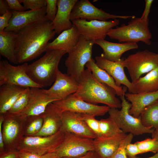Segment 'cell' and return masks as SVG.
<instances>
[{"mask_svg":"<svg viewBox=\"0 0 158 158\" xmlns=\"http://www.w3.org/2000/svg\"><path fill=\"white\" fill-rule=\"evenodd\" d=\"M53 103L62 112L70 111L95 117L104 115L110 109L107 105L99 106L87 102L78 98L74 93L64 99Z\"/></svg>","mask_w":158,"mask_h":158,"instance_id":"cell-12","label":"cell"},{"mask_svg":"<svg viewBox=\"0 0 158 158\" xmlns=\"http://www.w3.org/2000/svg\"><path fill=\"white\" fill-rule=\"evenodd\" d=\"M20 2L23 3L27 10H35L39 9L46 6V0H19Z\"/></svg>","mask_w":158,"mask_h":158,"instance_id":"cell-36","label":"cell"},{"mask_svg":"<svg viewBox=\"0 0 158 158\" xmlns=\"http://www.w3.org/2000/svg\"><path fill=\"white\" fill-rule=\"evenodd\" d=\"M85 66L91 71L93 77L99 82L105 84L113 88L116 95L121 96L126 93L127 88L119 87L116 84L113 78L105 71L99 67L96 64L95 60L92 59Z\"/></svg>","mask_w":158,"mask_h":158,"instance_id":"cell-27","label":"cell"},{"mask_svg":"<svg viewBox=\"0 0 158 158\" xmlns=\"http://www.w3.org/2000/svg\"><path fill=\"white\" fill-rule=\"evenodd\" d=\"M80 114L81 118L95 133L97 138L102 137L99 128V120L96 119L94 116Z\"/></svg>","mask_w":158,"mask_h":158,"instance_id":"cell-34","label":"cell"},{"mask_svg":"<svg viewBox=\"0 0 158 158\" xmlns=\"http://www.w3.org/2000/svg\"><path fill=\"white\" fill-rule=\"evenodd\" d=\"M61 128L64 132L94 139L97 138L95 133L80 118V114L70 111L62 113Z\"/></svg>","mask_w":158,"mask_h":158,"instance_id":"cell-18","label":"cell"},{"mask_svg":"<svg viewBox=\"0 0 158 158\" xmlns=\"http://www.w3.org/2000/svg\"><path fill=\"white\" fill-rule=\"evenodd\" d=\"M17 33L4 31L0 33V54L10 62L18 63L15 52Z\"/></svg>","mask_w":158,"mask_h":158,"instance_id":"cell-28","label":"cell"},{"mask_svg":"<svg viewBox=\"0 0 158 158\" xmlns=\"http://www.w3.org/2000/svg\"><path fill=\"white\" fill-rule=\"evenodd\" d=\"M64 134V132L61 130L47 136H26L22 139L18 150L43 154L54 151L62 141Z\"/></svg>","mask_w":158,"mask_h":158,"instance_id":"cell-10","label":"cell"},{"mask_svg":"<svg viewBox=\"0 0 158 158\" xmlns=\"http://www.w3.org/2000/svg\"><path fill=\"white\" fill-rule=\"evenodd\" d=\"M151 134L152 138H155L158 140V128L156 129H154Z\"/></svg>","mask_w":158,"mask_h":158,"instance_id":"cell-49","label":"cell"},{"mask_svg":"<svg viewBox=\"0 0 158 158\" xmlns=\"http://www.w3.org/2000/svg\"><path fill=\"white\" fill-rule=\"evenodd\" d=\"M26 88L10 85L0 86V114H5L11 109Z\"/></svg>","mask_w":158,"mask_h":158,"instance_id":"cell-26","label":"cell"},{"mask_svg":"<svg viewBox=\"0 0 158 158\" xmlns=\"http://www.w3.org/2000/svg\"><path fill=\"white\" fill-rule=\"evenodd\" d=\"M127 135L123 133L110 137L97 138L93 139L94 151L99 158H110Z\"/></svg>","mask_w":158,"mask_h":158,"instance_id":"cell-24","label":"cell"},{"mask_svg":"<svg viewBox=\"0 0 158 158\" xmlns=\"http://www.w3.org/2000/svg\"><path fill=\"white\" fill-rule=\"evenodd\" d=\"M102 137H110L123 133L111 117L99 120Z\"/></svg>","mask_w":158,"mask_h":158,"instance_id":"cell-31","label":"cell"},{"mask_svg":"<svg viewBox=\"0 0 158 158\" xmlns=\"http://www.w3.org/2000/svg\"><path fill=\"white\" fill-rule=\"evenodd\" d=\"M133 83L136 93L158 91V66Z\"/></svg>","mask_w":158,"mask_h":158,"instance_id":"cell-29","label":"cell"},{"mask_svg":"<svg viewBox=\"0 0 158 158\" xmlns=\"http://www.w3.org/2000/svg\"><path fill=\"white\" fill-rule=\"evenodd\" d=\"M94 41L88 40L82 36L76 46L68 53L65 61L67 74L78 82L86 63L92 58V48Z\"/></svg>","mask_w":158,"mask_h":158,"instance_id":"cell-6","label":"cell"},{"mask_svg":"<svg viewBox=\"0 0 158 158\" xmlns=\"http://www.w3.org/2000/svg\"><path fill=\"white\" fill-rule=\"evenodd\" d=\"M12 16L11 10L0 16V33L3 32L8 26L9 21Z\"/></svg>","mask_w":158,"mask_h":158,"instance_id":"cell-38","label":"cell"},{"mask_svg":"<svg viewBox=\"0 0 158 158\" xmlns=\"http://www.w3.org/2000/svg\"><path fill=\"white\" fill-rule=\"evenodd\" d=\"M10 10L23 11L26 10L18 0H6Z\"/></svg>","mask_w":158,"mask_h":158,"instance_id":"cell-40","label":"cell"},{"mask_svg":"<svg viewBox=\"0 0 158 158\" xmlns=\"http://www.w3.org/2000/svg\"><path fill=\"white\" fill-rule=\"evenodd\" d=\"M46 17L47 19L52 22L56 16L57 11V0H46Z\"/></svg>","mask_w":158,"mask_h":158,"instance_id":"cell-37","label":"cell"},{"mask_svg":"<svg viewBox=\"0 0 158 158\" xmlns=\"http://www.w3.org/2000/svg\"><path fill=\"white\" fill-rule=\"evenodd\" d=\"M19 152L17 150H10L0 152V158H18Z\"/></svg>","mask_w":158,"mask_h":158,"instance_id":"cell-43","label":"cell"},{"mask_svg":"<svg viewBox=\"0 0 158 158\" xmlns=\"http://www.w3.org/2000/svg\"><path fill=\"white\" fill-rule=\"evenodd\" d=\"M94 44L98 45L103 49V53L102 56L106 59L114 62L120 61L122 55L126 52L138 47L137 43H116L105 39L95 40Z\"/></svg>","mask_w":158,"mask_h":158,"instance_id":"cell-23","label":"cell"},{"mask_svg":"<svg viewBox=\"0 0 158 158\" xmlns=\"http://www.w3.org/2000/svg\"><path fill=\"white\" fill-rule=\"evenodd\" d=\"M78 0H58L57 11L52 22V28L56 33L60 34L63 31L72 27L73 24L70 17L73 8Z\"/></svg>","mask_w":158,"mask_h":158,"instance_id":"cell-20","label":"cell"},{"mask_svg":"<svg viewBox=\"0 0 158 158\" xmlns=\"http://www.w3.org/2000/svg\"><path fill=\"white\" fill-rule=\"evenodd\" d=\"M66 53L63 50H47L43 56L28 65L27 74L42 88L51 86L55 80L60 60Z\"/></svg>","mask_w":158,"mask_h":158,"instance_id":"cell-3","label":"cell"},{"mask_svg":"<svg viewBox=\"0 0 158 158\" xmlns=\"http://www.w3.org/2000/svg\"><path fill=\"white\" fill-rule=\"evenodd\" d=\"M145 8L143 13L140 17L141 19L144 21L149 20L148 16L150 13L151 5L153 1V0H145Z\"/></svg>","mask_w":158,"mask_h":158,"instance_id":"cell-42","label":"cell"},{"mask_svg":"<svg viewBox=\"0 0 158 158\" xmlns=\"http://www.w3.org/2000/svg\"><path fill=\"white\" fill-rule=\"evenodd\" d=\"M72 22L76 26L81 35L84 38L95 41L99 39H105L108 32L117 25L119 23V20L118 19L101 21L78 19Z\"/></svg>","mask_w":158,"mask_h":158,"instance_id":"cell-11","label":"cell"},{"mask_svg":"<svg viewBox=\"0 0 158 158\" xmlns=\"http://www.w3.org/2000/svg\"><path fill=\"white\" fill-rule=\"evenodd\" d=\"M62 158H99L98 156L94 151H91L88 152L85 154L78 157L75 158L64 157Z\"/></svg>","mask_w":158,"mask_h":158,"instance_id":"cell-46","label":"cell"},{"mask_svg":"<svg viewBox=\"0 0 158 158\" xmlns=\"http://www.w3.org/2000/svg\"><path fill=\"white\" fill-rule=\"evenodd\" d=\"M4 115L2 133L4 144L7 148L6 150H16L14 144L20 137L22 128L20 121L23 120L16 116Z\"/></svg>","mask_w":158,"mask_h":158,"instance_id":"cell-21","label":"cell"},{"mask_svg":"<svg viewBox=\"0 0 158 158\" xmlns=\"http://www.w3.org/2000/svg\"><path fill=\"white\" fill-rule=\"evenodd\" d=\"M26 133L30 136L33 135L35 134V123L34 121L28 127L26 130Z\"/></svg>","mask_w":158,"mask_h":158,"instance_id":"cell-47","label":"cell"},{"mask_svg":"<svg viewBox=\"0 0 158 158\" xmlns=\"http://www.w3.org/2000/svg\"><path fill=\"white\" fill-rule=\"evenodd\" d=\"M133 158H140V157H134ZM158 158V152L156 153H155V154L154 155L151 157H147V158Z\"/></svg>","mask_w":158,"mask_h":158,"instance_id":"cell-50","label":"cell"},{"mask_svg":"<svg viewBox=\"0 0 158 158\" xmlns=\"http://www.w3.org/2000/svg\"><path fill=\"white\" fill-rule=\"evenodd\" d=\"M123 63L133 83L158 66V54L147 49L139 51L123 58Z\"/></svg>","mask_w":158,"mask_h":158,"instance_id":"cell-7","label":"cell"},{"mask_svg":"<svg viewBox=\"0 0 158 158\" xmlns=\"http://www.w3.org/2000/svg\"><path fill=\"white\" fill-rule=\"evenodd\" d=\"M127 155L129 158H133L136 155L141 154L138 145L135 143L134 144L130 143L126 148Z\"/></svg>","mask_w":158,"mask_h":158,"instance_id":"cell-39","label":"cell"},{"mask_svg":"<svg viewBox=\"0 0 158 158\" xmlns=\"http://www.w3.org/2000/svg\"><path fill=\"white\" fill-rule=\"evenodd\" d=\"M56 33L52 22L45 20L26 26L17 33L15 52L18 63L32 60L47 51L49 41Z\"/></svg>","mask_w":158,"mask_h":158,"instance_id":"cell-1","label":"cell"},{"mask_svg":"<svg viewBox=\"0 0 158 158\" xmlns=\"http://www.w3.org/2000/svg\"><path fill=\"white\" fill-rule=\"evenodd\" d=\"M40 158H62L58 156L54 151L47 152L43 154Z\"/></svg>","mask_w":158,"mask_h":158,"instance_id":"cell-48","label":"cell"},{"mask_svg":"<svg viewBox=\"0 0 158 158\" xmlns=\"http://www.w3.org/2000/svg\"><path fill=\"white\" fill-rule=\"evenodd\" d=\"M27 63L15 66L7 60L0 61V86L4 85H13L25 87H42L34 82L26 73Z\"/></svg>","mask_w":158,"mask_h":158,"instance_id":"cell-9","label":"cell"},{"mask_svg":"<svg viewBox=\"0 0 158 158\" xmlns=\"http://www.w3.org/2000/svg\"><path fill=\"white\" fill-rule=\"evenodd\" d=\"M11 11L12 13V17L8 26L4 31L17 33L21 29L26 26L47 20L46 17V7L35 10L23 11Z\"/></svg>","mask_w":158,"mask_h":158,"instance_id":"cell-15","label":"cell"},{"mask_svg":"<svg viewBox=\"0 0 158 158\" xmlns=\"http://www.w3.org/2000/svg\"><path fill=\"white\" fill-rule=\"evenodd\" d=\"M135 143L138 145L141 154L148 152L155 153L158 152V140L155 138H147Z\"/></svg>","mask_w":158,"mask_h":158,"instance_id":"cell-33","label":"cell"},{"mask_svg":"<svg viewBox=\"0 0 158 158\" xmlns=\"http://www.w3.org/2000/svg\"><path fill=\"white\" fill-rule=\"evenodd\" d=\"M79 87V83L75 79L59 70L53 85L49 89L44 90L52 97L59 100L75 93Z\"/></svg>","mask_w":158,"mask_h":158,"instance_id":"cell-17","label":"cell"},{"mask_svg":"<svg viewBox=\"0 0 158 158\" xmlns=\"http://www.w3.org/2000/svg\"><path fill=\"white\" fill-rule=\"evenodd\" d=\"M107 35L119 42L137 43L142 42L149 45L151 44L152 35L149 28V20H142L140 18L135 17L127 24H123L111 29Z\"/></svg>","mask_w":158,"mask_h":158,"instance_id":"cell-4","label":"cell"},{"mask_svg":"<svg viewBox=\"0 0 158 158\" xmlns=\"http://www.w3.org/2000/svg\"><path fill=\"white\" fill-rule=\"evenodd\" d=\"M78 83V89L74 94L79 99L94 104H103L111 108H121V102L116 96L115 91L99 82L87 69L82 73Z\"/></svg>","mask_w":158,"mask_h":158,"instance_id":"cell-2","label":"cell"},{"mask_svg":"<svg viewBox=\"0 0 158 158\" xmlns=\"http://www.w3.org/2000/svg\"><path fill=\"white\" fill-rule=\"evenodd\" d=\"M81 36L77 28L73 24L71 28L63 31L53 41L49 42L46 47L47 51L59 50L68 53L76 46Z\"/></svg>","mask_w":158,"mask_h":158,"instance_id":"cell-22","label":"cell"},{"mask_svg":"<svg viewBox=\"0 0 158 158\" xmlns=\"http://www.w3.org/2000/svg\"><path fill=\"white\" fill-rule=\"evenodd\" d=\"M139 117L145 126L158 128V99L145 107Z\"/></svg>","mask_w":158,"mask_h":158,"instance_id":"cell-30","label":"cell"},{"mask_svg":"<svg viewBox=\"0 0 158 158\" xmlns=\"http://www.w3.org/2000/svg\"><path fill=\"white\" fill-rule=\"evenodd\" d=\"M120 97L121 101V110L110 108L108 112L109 117L125 133H128L137 136L145 133L151 134L154 128L145 126L139 117H135L131 115L129 110L132 106L131 104L127 100L125 95Z\"/></svg>","mask_w":158,"mask_h":158,"instance_id":"cell-5","label":"cell"},{"mask_svg":"<svg viewBox=\"0 0 158 158\" xmlns=\"http://www.w3.org/2000/svg\"><path fill=\"white\" fill-rule=\"evenodd\" d=\"M10 10L8 4L6 0H0V14L2 15L8 11Z\"/></svg>","mask_w":158,"mask_h":158,"instance_id":"cell-45","label":"cell"},{"mask_svg":"<svg viewBox=\"0 0 158 158\" xmlns=\"http://www.w3.org/2000/svg\"><path fill=\"white\" fill-rule=\"evenodd\" d=\"M125 96L132 105L130 114L138 118L145 107L158 99V91L139 93L129 92L126 93Z\"/></svg>","mask_w":158,"mask_h":158,"instance_id":"cell-25","label":"cell"},{"mask_svg":"<svg viewBox=\"0 0 158 158\" xmlns=\"http://www.w3.org/2000/svg\"><path fill=\"white\" fill-rule=\"evenodd\" d=\"M37 87H30L28 103L19 114L15 116L25 120L28 118L42 114L50 103L58 101L51 97L44 89Z\"/></svg>","mask_w":158,"mask_h":158,"instance_id":"cell-14","label":"cell"},{"mask_svg":"<svg viewBox=\"0 0 158 158\" xmlns=\"http://www.w3.org/2000/svg\"><path fill=\"white\" fill-rule=\"evenodd\" d=\"M4 119V114H0V152L4 151V143L3 141V135L2 133V126Z\"/></svg>","mask_w":158,"mask_h":158,"instance_id":"cell-44","label":"cell"},{"mask_svg":"<svg viewBox=\"0 0 158 158\" xmlns=\"http://www.w3.org/2000/svg\"><path fill=\"white\" fill-rule=\"evenodd\" d=\"M30 90V87H26L11 109L4 114L16 116L22 111L28 103Z\"/></svg>","mask_w":158,"mask_h":158,"instance_id":"cell-32","label":"cell"},{"mask_svg":"<svg viewBox=\"0 0 158 158\" xmlns=\"http://www.w3.org/2000/svg\"><path fill=\"white\" fill-rule=\"evenodd\" d=\"M133 135L131 133L127 134L122 140L118 149L110 158H129L126 151V148L130 143L133 138Z\"/></svg>","mask_w":158,"mask_h":158,"instance_id":"cell-35","label":"cell"},{"mask_svg":"<svg viewBox=\"0 0 158 158\" xmlns=\"http://www.w3.org/2000/svg\"><path fill=\"white\" fill-rule=\"evenodd\" d=\"M95 59L97 65L113 78L118 86L121 87V85H124L128 89L129 93H136L133 83L128 80L125 73L123 58L117 62L107 60L101 55L96 56Z\"/></svg>","mask_w":158,"mask_h":158,"instance_id":"cell-16","label":"cell"},{"mask_svg":"<svg viewBox=\"0 0 158 158\" xmlns=\"http://www.w3.org/2000/svg\"><path fill=\"white\" fill-rule=\"evenodd\" d=\"M134 16H120L109 14L92 4L88 0H78L74 6L71 13L70 19L72 21L78 19L88 20H97L107 21L120 18L132 19Z\"/></svg>","mask_w":158,"mask_h":158,"instance_id":"cell-13","label":"cell"},{"mask_svg":"<svg viewBox=\"0 0 158 158\" xmlns=\"http://www.w3.org/2000/svg\"><path fill=\"white\" fill-rule=\"evenodd\" d=\"M18 152V158H40L43 154H44L31 152L19 151Z\"/></svg>","mask_w":158,"mask_h":158,"instance_id":"cell-41","label":"cell"},{"mask_svg":"<svg viewBox=\"0 0 158 158\" xmlns=\"http://www.w3.org/2000/svg\"><path fill=\"white\" fill-rule=\"evenodd\" d=\"M62 113L53 102L49 104L41 115L43 123L41 130L32 136L45 137L50 136L61 130Z\"/></svg>","mask_w":158,"mask_h":158,"instance_id":"cell-19","label":"cell"},{"mask_svg":"<svg viewBox=\"0 0 158 158\" xmlns=\"http://www.w3.org/2000/svg\"><path fill=\"white\" fill-rule=\"evenodd\" d=\"M63 139L54 151L60 158H75L94 151L93 139L64 132Z\"/></svg>","mask_w":158,"mask_h":158,"instance_id":"cell-8","label":"cell"}]
</instances>
